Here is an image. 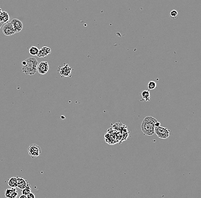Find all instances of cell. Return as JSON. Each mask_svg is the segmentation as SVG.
I'll list each match as a JSON object with an SVG mask.
<instances>
[{
    "label": "cell",
    "instance_id": "6da1fadb",
    "mask_svg": "<svg viewBox=\"0 0 201 198\" xmlns=\"http://www.w3.org/2000/svg\"><path fill=\"white\" fill-rule=\"evenodd\" d=\"M160 126V123L155 118L151 116H147L142 122L141 130L144 135L152 136L154 134V127Z\"/></svg>",
    "mask_w": 201,
    "mask_h": 198
},
{
    "label": "cell",
    "instance_id": "7a4b0ae2",
    "mask_svg": "<svg viewBox=\"0 0 201 198\" xmlns=\"http://www.w3.org/2000/svg\"><path fill=\"white\" fill-rule=\"evenodd\" d=\"M26 65L22 66V70L26 75L32 76L36 73L38 62L34 57H29L25 60Z\"/></svg>",
    "mask_w": 201,
    "mask_h": 198
},
{
    "label": "cell",
    "instance_id": "3957f363",
    "mask_svg": "<svg viewBox=\"0 0 201 198\" xmlns=\"http://www.w3.org/2000/svg\"><path fill=\"white\" fill-rule=\"evenodd\" d=\"M154 134L161 139H165L170 136V130L163 127H154Z\"/></svg>",
    "mask_w": 201,
    "mask_h": 198
},
{
    "label": "cell",
    "instance_id": "277c9868",
    "mask_svg": "<svg viewBox=\"0 0 201 198\" xmlns=\"http://www.w3.org/2000/svg\"><path fill=\"white\" fill-rule=\"evenodd\" d=\"M28 152L31 157L34 159L40 155L41 153V147L36 144H32L29 146Z\"/></svg>",
    "mask_w": 201,
    "mask_h": 198
},
{
    "label": "cell",
    "instance_id": "5b68a950",
    "mask_svg": "<svg viewBox=\"0 0 201 198\" xmlns=\"http://www.w3.org/2000/svg\"><path fill=\"white\" fill-rule=\"evenodd\" d=\"M72 68L67 64H64L62 67L59 68L58 72L62 77H70L71 74Z\"/></svg>",
    "mask_w": 201,
    "mask_h": 198
},
{
    "label": "cell",
    "instance_id": "8992f818",
    "mask_svg": "<svg viewBox=\"0 0 201 198\" xmlns=\"http://www.w3.org/2000/svg\"><path fill=\"white\" fill-rule=\"evenodd\" d=\"M49 70V65L47 61H43L40 62L37 68V71L40 74H45Z\"/></svg>",
    "mask_w": 201,
    "mask_h": 198
},
{
    "label": "cell",
    "instance_id": "52a82bcc",
    "mask_svg": "<svg viewBox=\"0 0 201 198\" xmlns=\"http://www.w3.org/2000/svg\"><path fill=\"white\" fill-rule=\"evenodd\" d=\"M3 32L4 35L9 36H12L16 33L11 23H7L3 28Z\"/></svg>",
    "mask_w": 201,
    "mask_h": 198
},
{
    "label": "cell",
    "instance_id": "ba28073f",
    "mask_svg": "<svg viewBox=\"0 0 201 198\" xmlns=\"http://www.w3.org/2000/svg\"><path fill=\"white\" fill-rule=\"evenodd\" d=\"M13 25V27L16 33L20 32L23 29V23L19 19H15L11 22Z\"/></svg>",
    "mask_w": 201,
    "mask_h": 198
},
{
    "label": "cell",
    "instance_id": "9c48e42d",
    "mask_svg": "<svg viewBox=\"0 0 201 198\" xmlns=\"http://www.w3.org/2000/svg\"><path fill=\"white\" fill-rule=\"evenodd\" d=\"M18 194V191L16 188H11L6 189L5 195L7 198H17Z\"/></svg>",
    "mask_w": 201,
    "mask_h": 198
},
{
    "label": "cell",
    "instance_id": "30bf717a",
    "mask_svg": "<svg viewBox=\"0 0 201 198\" xmlns=\"http://www.w3.org/2000/svg\"><path fill=\"white\" fill-rule=\"evenodd\" d=\"M51 53V49L49 47H44L39 49V52L37 56L40 58H44Z\"/></svg>",
    "mask_w": 201,
    "mask_h": 198
},
{
    "label": "cell",
    "instance_id": "8fae6325",
    "mask_svg": "<svg viewBox=\"0 0 201 198\" xmlns=\"http://www.w3.org/2000/svg\"><path fill=\"white\" fill-rule=\"evenodd\" d=\"M10 19V17L8 12L5 11H2L0 14V22L2 24H6L9 22Z\"/></svg>",
    "mask_w": 201,
    "mask_h": 198
},
{
    "label": "cell",
    "instance_id": "7c38bea8",
    "mask_svg": "<svg viewBox=\"0 0 201 198\" xmlns=\"http://www.w3.org/2000/svg\"><path fill=\"white\" fill-rule=\"evenodd\" d=\"M17 187L21 189H22L24 188H25L28 183L25 179L21 177L17 176Z\"/></svg>",
    "mask_w": 201,
    "mask_h": 198
},
{
    "label": "cell",
    "instance_id": "4fadbf2b",
    "mask_svg": "<svg viewBox=\"0 0 201 198\" xmlns=\"http://www.w3.org/2000/svg\"><path fill=\"white\" fill-rule=\"evenodd\" d=\"M8 185L11 188H16L17 187V177H11L8 181Z\"/></svg>",
    "mask_w": 201,
    "mask_h": 198
},
{
    "label": "cell",
    "instance_id": "5bb4252c",
    "mask_svg": "<svg viewBox=\"0 0 201 198\" xmlns=\"http://www.w3.org/2000/svg\"><path fill=\"white\" fill-rule=\"evenodd\" d=\"M141 96L142 98L146 102H149L150 98V92L147 90H145L141 93Z\"/></svg>",
    "mask_w": 201,
    "mask_h": 198
},
{
    "label": "cell",
    "instance_id": "9a60e30c",
    "mask_svg": "<svg viewBox=\"0 0 201 198\" xmlns=\"http://www.w3.org/2000/svg\"><path fill=\"white\" fill-rule=\"evenodd\" d=\"M29 53L32 56H37L39 52V49L34 46H32L29 48Z\"/></svg>",
    "mask_w": 201,
    "mask_h": 198
},
{
    "label": "cell",
    "instance_id": "2e32d148",
    "mask_svg": "<svg viewBox=\"0 0 201 198\" xmlns=\"http://www.w3.org/2000/svg\"><path fill=\"white\" fill-rule=\"evenodd\" d=\"M30 192H31V187H30V185L29 183H28L26 187L25 188H24V189H22V194L25 195H27Z\"/></svg>",
    "mask_w": 201,
    "mask_h": 198
},
{
    "label": "cell",
    "instance_id": "e0dca14e",
    "mask_svg": "<svg viewBox=\"0 0 201 198\" xmlns=\"http://www.w3.org/2000/svg\"><path fill=\"white\" fill-rule=\"evenodd\" d=\"M157 86V83L154 81H150L147 85V88L149 90H153Z\"/></svg>",
    "mask_w": 201,
    "mask_h": 198
},
{
    "label": "cell",
    "instance_id": "ac0fdd59",
    "mask_svg": "<svg viewBox=\"0 0 201 198\" xmlns=\"http://www.w3.org/2000/svg\"><path fill=\"white\" fill-rule=\"evenodd\" d=\"M178 12L175 10H173L170 12V17L172 19H176L177 18V16H178Z\"/></svg>",
    "mask_w": 201,
    "mask_h": 198
},
{
    "label": "cell",
    "instance_id": "d6986e66",
    "mask_svg": "<svg viewBox=\"0 0 201 198\" xmlns=\"http://www.w3.org/2000/svg\"><path fill=\"white\" fill-rule=\"evenodd\" d=\"M26 196H27V198H35L36 197L34 194L32 193V192H30L29 193H28L26 195Z\"/></svg>",
    "mask_w": 201,
    "mask_h": 198
},
{
    "label": "cell",
    "instance_id": "ffe728a7",
    "mask_svg": "<svg viewBox=\"0 0 201 198\" xmlns=\"http://www.w3.org/2000/svg\"><path fill=\"white\" fill-rule=\"evenodd\" d=\"M19 198H27V196H26V195H25L22 194L21 195H20V196L19 197Z\"/></svg>",
    "mask_w": 201,
    "mask_h": 198
},
{
    "label": "cell",
    "instance_id": "44dd1931",
    "mask_svg": "<svg viewBox=\"0 0 201 198\" xmlns=\"http://www.w3.org/2000/svg\"><path fill=\"white\" fill-rule=\"evenodd\" d=\"M2 24L1 23V22H0V29H1V26H2Z\"/></svg>",
    "mask_w": 201,
    "mask_h": 198
},
{
    "label": "cell",
    "instance_id": "7402d4cb",
    "mask_svg": "<svg viewBox=\"0 0 201 198\" xmlns=\"http://www.w3.org/2000/svg\"><path fill=\"white\" fill-rule=\"evenodd\" d=\"M1 12H2V9H1V8H0V14H1Z\"/></svg>",
    "mask_w": 201,
    "mask_h": 198
}]
</instances>
